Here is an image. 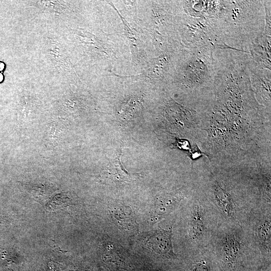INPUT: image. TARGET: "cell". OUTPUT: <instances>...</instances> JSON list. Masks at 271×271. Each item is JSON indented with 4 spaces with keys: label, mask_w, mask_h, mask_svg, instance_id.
<instances>
[{
    "label": "cell",
    "mask_w": 271,
    "mask_h": 271,
    "mask_svg": "<svg viewBox=\"0 0 271 271\" xmlns=\"http://www.w3.org/2000/svg\"><path fill=\"white\" fill-rule=\"evenodd\" d=\"M179 199L172 195L160 197L156 205V210L159 215H164L171 212L176 206Z\"/></svg>",
    "instance_id": "obj_9"
},
{
    "label": "cell",
    "mask_w": 271,
    "mask_h": 271,
    "mask_svg": "<svg viewBox=\"0 0 271 271\" xmlns=\"http://www.w3.org/2000/svg\"><path fill=\"white\" fill-rule=\"evenodd\" d=\"M257 238L264 247H268L270 242V220L267 219L262 221L257 229Z\"/></svg>",
    "instance_id": "obj_10"
},
{
    "label": "cell",
    "mask_w": 271,
    "mask_h": 271,
    "mask_svg": "<svg viewBox=\"0 0 271 271\" xmlns=\"http://www.w3.org/2000/svg\"><path fill=\"white\" fill-rule=\"evenodd\" d=\"M172 229L168 230L158 229L144 234L145 245L156 253L173 257L176 256L172 247Z\"/></svg>",
    "instance_id": "obj_4"
},
{
    "label": "cell",
    "mask_w": 271,
    "mask_h": 271,
    "mask_svg": "<svg viewBox=\"0 0 271 271\" xmlns=\"http://www.w3.org/2000/svg\"><path fill=\"white\" fill-rule=\"evenodd\" d=\"M190 224V237L196 241L203 236L206 229L203 213L199 206H195L192 209Z\"/></svg>",
    "instance_id": "obj_7"
},
{
    "label": "cell",
    "mask_w": 271,
    "mask_h": 271,
    "mask_svg": "<svg viewBox=\"0 0 271 271\" xmlns=\"http://www.w3.org/2000/svg\"><path fill=\"white\" fill-rule=\"evenodd\" d=\"M105 174L107 177L116 180H127L130 175L124 170L120 162V157H116L109 163L106 168Z\"/></svg>",
    "instance_id": "obj_8"
},
{
    "label": "cell",
    "mask_w": 271,
    "mask_h": 271,
    "mask_svg": "<svg viewBox=\"0 0 271 271\" xmlns=\"http://www.w3.org/2000/svg\"><path fill=\"white\" fill-rule=\"evenodd\" d=\"M214 19L225 46L249 53L264 31V1H221Z\"/></svg>",
    "instance_id": "obj_1"
},
{
    "label": "cell",
    "mask_w": 271,
    "mask_h": 271,
    "mask_svg": "<svg viewBox=\"0 0 271 271\" xmlns=\"http://www.w3.org/2000/svg\"><path fill=\"white\" fill-rule=\"evenodd\" d=\"M259 271H270V269H267V270H260Z\"/></svg>",
    "instance_id": "obj_11"
},
{
    "label": "cell",
    "mask_w": 271,
    "mask_h": 271,
    "mask_svg": "<svg viewBox=\"0 0 271 271\" xmlns=\"http://www.w3.org/2000/svg\"><path fill=\"white\" fill-rule=\"evenodd\" d=\"M221 262L225 271H236L241 263V242L239 237L233 233L224 238L221 250Z\"/></svg>",
    "instance_id": "obj_5"
},
{
    "label": "cell",
    "mask_w": 271,
    "mask_h": 271,
    "mask_svg": "<svg viewBox=\"0 0 271 271\" xmlns=\"http://www.w3.org/2000/svg\"><path fill=\"white\" fill-rule=\"evenodd\" d=\"M214 50L210 46L185 47L181 73L183 86L192 91L214 86L216 75Z\"/></svg>",
    "instance_id": "obj_2"
},
{
    "label": "cell",
    "mask_w": 271,
    "mask_h": 271,
    "mask_svg": "<svg viewBox=\"0 0 271 271\" xmlns=\"http://www.w3.org/2000/svg\"><path fill=\"white\" fill-rule=\"evenodd\" d=\"M185 15L182 30L186 48L210 46L215 49L224 46L214 19L186 13Z\"/></svg>",
    "instance_id": "obj_3"
},
{
    "label": "cell",
    "mask_w": 271,
    "mask_h": 271,
    "mask_svg": "<svg viewBox=\"0 0 271 271\" xmlns=\"http://www.w3.org/2000/svg\"><path fill=\"white\" fill-rule=\"evenodd\" d=\"M215 197L221 211L227 216H232L235 211L233 199L228 191L218 183L214 186Z\"/></svg>",
    "instance_id": "obj_6"
}]
</instances>
